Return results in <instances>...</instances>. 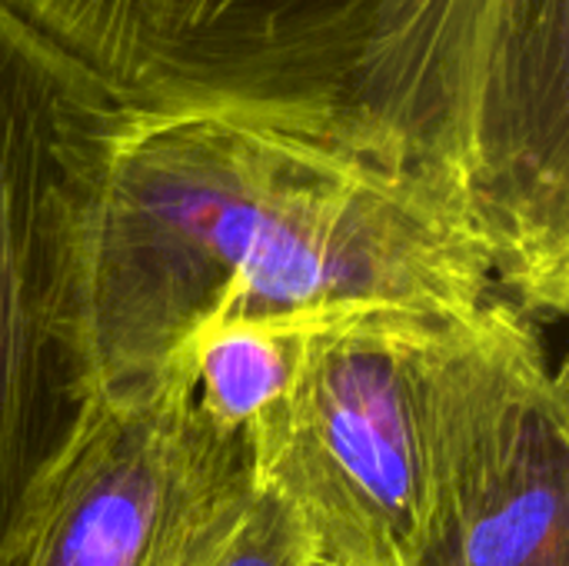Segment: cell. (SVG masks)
Wrapping results in <instances>:
<instances>
[{"label":"cell","instance_id":"cell-1","mask_svg":"<svg viewBox=\"0 0 569 566\" xmlns=\"http://www.w3.org/2000/svg\"><path fill=\"white\" fill-rule=\"evenodd\" d=\"M140 117H237L463 187L497 297L569 307V0H0Z\"/></svg>","mask_w":569,"mask_h":566},{"label":"cell","instance_id":"cell-2","mask_svg":"<svg viewBox=\"0 0 569 566\" xmlns=\"http://www.w3.org/2000/svg\"><path fill=\"white\" fill-rule=\"evenodd\" d=\"M77 290L90 397L153 384L223 317H467L497 297L463 187L253 120L140 113L87 207Z\"/></svg>","mask_w":569,"mask_h":566},{"label":"cell","instance_id":"cell-3","mask_svg":"<svg viewBox=\"0 0 569 566\" xmlns=\"http://www.w3.org/2000/svg\"><path fill=\"white\" fill-rule=\"evenodd\" d=\"M130 110L0 7V537L90 394L80 230Z\"/></svg>","mask_w":569,"mask_h":566},{"label":"cell","instance_id":"cell-4","mask_svg":"<svg viewBox=\"0 0 569 566\" xmlns=\"http://www.w3.org/2000/svg\"><path fill=\"white\" fill-rule=\"evenodd\" d=\"M393 307L317 314L287 410L250 454L327 566H413L423 524L427 390L443 327Z\"/></svg>","mask_w":569,"mask_h":566},{"label":"cell","instance_id":"cell-5","mask_svg":"<svg viewBox=\"0 0 569 566\" xmlns=\"http://www.w3.org/2000/svg\"><path fill=\"white\" fill-rule=\"evenodd\" d=\"M413 566H569L567 370L503 297L440 334Z\"/></svg>","mask_w":569,"mask_h":566},{"label":"cell","instance_id":"cell-6","mask_svg":"<svg viewBox=\"0 0 569 566\" xmlns=\"http://www.w3.org/2000/svg\"><path fill=\"white\" fill-rule=\"evenodd\" d=\"M247 470V447L197 414L170 364L147 387L87 400L3 530L0 566H153L177 524Z\"/></svg>","mask_w":569,"mask_h":566},{"label":"cell","instance_id":"cell-7","mask_svg":"<svg viewBox=\"0 0 569 566\" xmlns=\"http://www.w3.org/2000/svg\"><path fill=\"white\" fill-rule=\"evenodd\" d=\"M307 320L310 317L210 320L193 330L170 360L190 377L197 414L220 437L240 440L247 454L273 434L287 410Z\"/></svg>","mask_w":569,"mask_h":566},{"label":"cell","instance_id":"cell-8","mask_svg":"<svg viewBox=\"0 0 569 566\" xmlns=\"http://www.w3.org/2000/svg\"><path fill=\"white\" fill-rule=\"evenodd\" d=\"M317 560L293 514L253 470L207 494L170 534L153 566H307Z\"/></svg>","mask_w":569,"mask_h":566},{"label":"cell","instance_id":"cell-9","mask_svg":"<svg viewBox=\"0 0 569 566\" xmlns=\"http://www.w3.org/2000/svg\"><path fill=\"white\" fill-rule=\"evenodd\" d=\"M307 566H327V564H320V560H310V564Z\"/></svg>","mask_w":569,"mask_h":566}]
</instances>
